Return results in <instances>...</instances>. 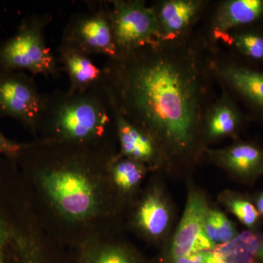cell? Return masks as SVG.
<instances>
[{
  "instance_id": "1",
  "label": "cell",
  "mask_w": 263,
  "mask_h": 263,
  "mask_svg": "<svg viewBox=\"0 0 263 263\" xmlns=\"http://www.w3.org/2000/svg\"><path fill=\"white\" fill-rule=\"evenodd\" d=\"M213 52L191 32L121 52L102 68L110 103L155 140L163 162L189 160L200 150L213 103Z\"/></svg>"
},
{
  "instance_id": "2",
  "label": "cell",
  "mask_w": 263,
  "mask_h": 263,
  "mask_svg": "<svg viewBox=\"0 0 263 263\" xmlns=\"http://www.w3.org/2000/svg\"><path fill=\"white\" fill-rule=\"evenodd\" d=\"M39 131L45 141L105 147L107 138L116 133L106 91L100 84L84 91L57 90L44 95Z\"/></svg>"
},
{
  "instance_id": "3",
  "label": "cell",
  "mask_w": 263,
  "mask_h": 263,
  "mask_svg": "<svg viewBox=\"0 0 263 263\" xmlns=\"http://www.w3.org/2000/svg\"><path fill=\"white\" fill-rule=\"evenodd\" d=\"M50 21L48 15L24 18L13 35L0 43V70L59 75L58 59L45 41V29Z\"/></svg>"
},
{
  "instance_id": "4",
  "label": "cell",
  "mask_w": 263,
  "mask_h": 263,
  "mask_svg": "<svg viewBox=\"0 0 263 263\" xmlns=\"http://www.w3.org/2000/svg\"><path fill=\"white\" fill-rule=\"evenodd\" d=\"M108 8L118 53L159 39L158 24L152 7L141 0H115Z\"/></svg>"
},
{
  "instance_id": "5",
  "label": "cell",
  "mask_w": 263,
  "mask_h": 263,
  "mask_svg": "<svg viewBox=\"0 0 263 263\" xmlns=\"http://www.w3.org/2000/svg\"><path fill=\"white\" fill-rule=\"evenodd\" d=\"M43 96L25 72L0 70V117L13 118L36 133Z\"/></svg>"
},
{
  "instance_id": "6",
  "label": "cell",
  "mask_w": 263,
  "mask_h": 263,
  "mask_svg": "<svg viewBox=\"0 0 263 263\" xmlns=\"http://www.w3.org/2000/svg\"><path fill=\"white\" fill-rule=\"evenodd\" d=\"M62 44L86 54H103L114 58L118 54L108 8L76 14L64 29Z\"/></svg>"
},
{
  "instance_id": "7",
  "label": "cell",
  "mask_w": 263,
  "mask_h": 263,
  "mask_svg": "<svg viewBox=\"0 0 263 263\" xmlns=\"http://www.w3.org/2000/svg\"><path fill=\"white\" fill-rule=\"evenodd\" d=\"M209 210L205 197L195 190L190 191L182 219L171 246L173 259L209 252L215 247L204 231Z\"/></svg>"
},
{
  "instance_id": "8",
  "label": "cell",
  "mask_w": 263,
  "mask_h": 263,
  "mask_svg": "<svg viewBox=\"0 0 263 263\" xmlns=\"http://www.w3.org/2000/svg\"><path fill=\"white\" fill-rule=\"evenodd\" d=\"M214 77L221 86L235 91L252 106L263 113V72L230 61L213 52Z\"/></svg>"
},
{
  "instance_id": "9",
  "label": "cell",
  "mask_w": 263,
  "mask_h": 263,
  "mask_svg": "<svg viewBox=\"0 0 263 263\" xmlns=\"http://www.w3.org/2000/svg\"><path fill=\"white\" fill-rule=\"evenodd\" d=\"M201 0H164L152 8L157 17L159 39L171 41L186 35L204 6Z\"/></svg>"
},
{
  "instance_id": "10",
  "label": "cell",
  "mask_w": 263,
  "mask_h": 263,
  "mask_svg": "<svg viewBox=\"0 0 263 263\" xmlns=\"http://www.w3.org/2000/svg\"><path fill=\"white\" fill-rule=\"evenodd\" d=\"M111 108L120 148L118 157H126L145 165L154 166L163 162L155 140L146 132L127 121L112 104Z\"/></svg>"
},
{
  "instance_id": "11",
  "label": "cell",
  "mask_w": 263,
  "mask_h": 263,
  "mask_svg": "<svg viewBox=\"0 0 263 263\" xmlns=\"http://www.w3.org/2000/svg\"><path fill=\"white\" fill-rule=\"evenodd\" d=\"M263 16V0H227L218 7L211 22V37L215 41L228 37L238 27L249 25Z\"/></svg>"
},
{
  "instance_id": "12",
  "label": "cell",
  "mask_w": 263,
  "mask_h": 263,
  "mask_svg": "<svg viewBox=\"0 0 263 263\" xmlns=\"http://www.w3.org/2000/svg\"><path fill=\"white\" fill-rule=\"evenodd\" d=\"M207 154L217 165L239 177L263 171V152L252 143H235L221 149H209Z\"/></svg>"
},
{
  "instance_id": "13",
  "label": "cell",
  "mask_w": 263,
  "mask_h": 263,
  "mask_svg": "<svg viewBox=\"0 0 263 263\" xmlns=\"http://www.w3.org/2000/svg\"><path fill=\"white\" fill-rule=\"evenodd\" d=\"M58 53V61L70 80L69 91H84L100 84L103 70L95 65L89 55L62 43Z\"/></svg>"
},
{
  "instance_id": "14",
  "label": "cell",
  "mask_w": 263,
  "mask_h": 263,
  "mask_svg": "<svg viewBox=\"0 0 263 263\" xmlns=\"http://www.w3.org/2000/svg\"><path fill=\"white\" fill-rule=\"evenodd\" d=\"M171 210L167 200L159 190L147 194L138 210L135 221L138 229L151 238H162L171 223Z\"/></svg>"
},
{
  "instance_id": "15",
  "label": "cell",
  "mask_w": 263,
  "mask_h": 263,
  "mask_svg": "<svg viewBox=\"0 0 263 263\" xmlns=\"http://www.w3.org/2000/svg\"><path fill=\"white\" fill-rule=\"evenodd\" d=\"M241 117L227 90L208 110L203 127V140L213 141L233 134L239 127Z\"/></svg>"
},
{
  "instance_id": "16",
  "label": "cell",
  "mask_w": 263,
  "mask_h": 263,
  "mask_svg": "<svg viewBox=\"0 0 263 263\" xmlns=\"http://www.w3.org/2000/svg\"><path fill=\"white\" fill-rule=\"evenodd\" d=\"M261 247L260 238L251 232H243L212 249L216 263H254Z\"/></svg>"
},
{
  "instance_id": "17",
  "label": "cell",
  "mask_w": 263,
  "mask_h": 263,
  "mask_svg": "<svg viewBox=\"0 0 263 263\" xmlns=\"http://www.w3.org/2000/svg\"><path fill=\"white\" fill-rule=\"evenodd\" d=\"M0 263H47L33 233H22L0 247Z\"/></svg>"
},
{
  "instance_id": "18",
  "label": "cell",
  "mask_w": 263,
  "mask_h": 263,
  "mask_svg": "<svg viewBox=\"0 0 263 263\" xmlns=\"http://www.w3.org/2000/svg\"><path fill=\"white\" fill-rule=\"evenodd\" d=\"M146 167L144 164L117 155L108 165L116 186L124 192L132 191L140 184L146 174Z\"/></svg>"
},
{
  "instance_id": "19",
  "label": "cell",
  "mask_w": 263,
  "mask_h": 263,
  "mask_svg": "<svg viewBox=\"0 0 263 263\" xmlns=\"http://www.w3.org/2000/svg\"><path fill=\"white\" fill-rule=\"evenodd\" d=\"M204 231L214 247L226 243L238 235L233 223L223 213L211 209L205 217Z\"/></svg>"
},
{
  "instance_id": "20",
  "label": "cell",
  "mask_w": 263,
  "mask_h": 263,
  "mask_svg": "<svg viewBox=\"0 0 263 263\" xmlns=\"http://www.w3.org/2000/svg\"><path fill=\"white\" fill-rule=\"evenodd\" d=\"M84 263H136L127 251L114 245H95L83 253Z\"/></svg>"
},
{
  "instance_id": "21",
  "label": "cell",
  "mask_w": 263,
  "mask_h": 263,
  "mask_svg": "<svg viewBox=\"0 0 263 263\" xmlns=\"http://www.w3.org/2000/svg\"><path fill=\"white\" fill-rule=\"evenodd\" d=\"M231 44L240 54L255 61L263 60V35L258 32H241L231 36Z\"/></svg>"
},
{
  "instance_id": "22",
  "label": "cell",
  "mask_w": 263,
  "mask_h": 263,
  "mask_svg": "<svg viewBox=\"0 0 263 263\" xmlns=\"http://www.w3.org/2000/svg\"><path fill=\"white\" fill-rule=\"evenodd\" d=\"M227 204L230 212L245 226L252 227L257 222L259 213L250 202L245 199L233 198Z\"/></svg>"
},
{
  "instance_id": "23",
  "label": "cell",
  "mask_w": 263,
  "mask_h": 263,
  "mask_svg": "<svg viewBox=\"0 0 263 263\" xmlns=\"http://www.w3.org/2000/svg\"><path fill=\"white\" fill-rule=\"evenodd\" d=\"M23 144L8 139L0 132V156L16 159L22 149Z\"/></svg>"
},
{
  "instance_id": "24",
  "label": "cell",
  "mask_w": 263,
  "mask_h": 263,
  "mask_svg": "<svg viewBox=\"0 0 263 263\" xmlns=\"http://www.w3.org/2000/svg\"><path fill=\"white\" fill-rule=\"evenodd\" d=\"M172 263H216L212 251L173 259Z\"/></svg>"
},
{
  "instance_id": "25",
  "label": "cell",
  "mask_w": 263,
  "mask_h": 263,
  "mask_svg": "<svg viewBox=\"0 0 263 263\" xmlns=\"http://www.w3.org/2000/svg\"><path fill=\"white\" fill-rule=\"evenodd\" d=\"M257 207L259 214L263 216V193L261 194L257 200Z\"/></svg>"
},
{
  "instance_id": "26",
  "label": "cell",
  "mask_w": 263,
  "mask_h": 263,
  "mask_svg": "<svg viewBox=\"0 0 263 263\" xmlns=\"http://www.w3.org/2000/svg\"><path fill=\"white\" fill-rule=\"evenodd\" d=\"M260 254H261V256H262V258H263V249H261Z\"/></svg>"
}]
</instances>
